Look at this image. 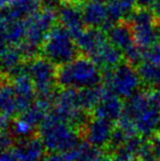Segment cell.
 <instances>
[{
	"mask_svg": "<svg viewBox=\"0 0 160 161\" xmlns=\"http://www.w3.org/2000/svg\"><path fill=\"white\" fill-rule=\"evenodd\" d=\"M123 115L134 122L137 133L151 137L156 133L160 120V95L153 90H140L125 99Z\"/></svg>",
	"mask_w": 160,
	"mask_h": 161,
	"instance_id": "cell-1",
	"label": "cell"
},
{
	"mask_svg": "<svg viewBox=\"0 0 160 161\" xmlns=\"http://www.w3.org/2000/svg\"><path fill=\"white\" fill-rule=\"evenodd\" d=\"M57 82L62 89L96 88L103 82V73L90 57L81 54L71 62L58 67Z\"/></svg>",
	"mask_w": 160,
	"mask_h": 161,
	"instance_id": "cell-2",
	"label": "cell"
},
{
	"mask_svg": "<svg viewBox=\"0 0 160 161\" xmlns=\"http://www.w3.org/2000/svg\"><path fill=\"white\" fill-rule=\"evenodd\" d=\"M38 130L46 150L52 153L69 151L81 143L80 130L52 112L45 117Z\"/></svg>",
	"mask_w": 160,
	"mask_h": 161,
	"instance_id": "cell-3",
	"label": "cell"
},
{
	"mask_svg": "<svg viewBox=\"0 0 160 161\" xmlns=\"http://www.w3.org/2000/svg\"><path fill=\"white\" fill-rule=\"evenodd\" d=\"M42 55L56 66L71 62L81 55L75 38L59 24L47 34L41 46Z\"/></svg>",
	"mask_w": 160,
	"mask_h": 161,
	"instance_id": "cell-4",
	"label": "cell"
},
{
	"mask_svg": "<svg viewBox=\"0 0 160 161\" xmlns=\"http://www.w3.org/2000/svg\"><path fill=\"white\" fill-rule=\"evenodd\" d=\"M106 87L121 99H128L141 90V79L136 66L130 62H120L114 69L102 71Z\"/></svg>",
	"mask_w": 160,
	"mask_h": 161,
	"instance_id": "cell-5",
	"label": "cell"
},
{
	"mask_svg": "<svg viewBox=\"0 0 160 161\" xmlns=\"http://www.w3.org/2000/svg\"><path fill=\"white\" fill-rule=\"evenodd\" d=\"M26 70L30 75L39 97H51L58 85V66L44 56L33 57L26 64Z\"/></svg>",
	"mask_w": 160,
	"mask_h": 161,
	"instance_id": "cell-6",
	"label": "cell"
},
{
	"mask_svg": "<svg viewBox=\"0 0 160 161\" xmlns=\"http://www.w3.org/2000/svg\"><path fill=\"white\" fill-rule=\"evenodd\" d=\"M133 28L136 43L142 48L155 44V26L157 19L150 8L137 7L128 19Z\"/></svg>",
	"mask_w": 160,
	"mask_h": 161,
	"instance_id": "cell-7",
	"label": "cell"
},
{
	"mask_svg": "<svg viewBox=\"0 0 160 161\" xmlns=\"http://www.w3.org/2000/svg\"><path fill=\"white\" fill-rule=\"evenodd\" d=\"M116 125L106 118L92 116L83 129V138L96 148H107Z\"/></svg>",
	"mask_w": 160,
	"mask_h": 161,
	"instance_id": "cell-8",
	"label": "cell"
},
{
	"mask_svg": "<svg viewBox=\"0 0 160 161\" xmlns=\"http://www.w3.org/2000/svg\"><path fill=\"white\" fill-rule=\"evenodd\" d=\"M56 14L59 25L66 29L74 38L85 31L86 25L83 18L82 6L78 1L64 0L57 9Z\"/></svg>",
	"mask_w": 160,
	"mask_h": 161,
	"instance_id": "cell-9",
	"label": "cell"
},
{
	"mask_svg": "<svg viewBox=\"0 0 160 161\" xmlns=\"http://www.w3.org/2000/svg\"><path fill=\"white\" fill-rule=\"evenodd\" d=\"M84 22L88 28L108 30L111 27L106 1L104 0H85L81 4Z\"/></svg>",
	"mask_w": 160,
	"mask_h": 161,
	"instance_id": "cell-10",
	"label": "cell"
},
{
	"mask_svg": "<svg viewBox=\"0 0 160 161\" xmlns=\"http://www.w3.org/2000/svg\"><path fill=\"white\" fill-rule=\"evenodd\" d=\"M108 89H104L102 96L93 110V115L97 117L106 118L115 122L119 120L124 113V101Z\"/></svg>",
	"mask_w": 160,
	"mask_h": 161,
	"instance_id": "cell-11",
	"label": "cell"
},
{
	"mask_svg": "<svg viewBox=\"0 0 160 161\" xmlns=\"http://www.w3.org/2000/svg\"><path fill=\"white\" fill-rule=\"evenodd\" d=\"M44 161H104V158L99 148L81 142L69 151L52 153Z\"/></svg>",
	"mask_w": 160,
	"mask_h": 161,
	"instance_id": "cell-12",
	"label": "cell"
},
{
	"mask_svg": "<svg viewBox=\"0 0 160 161\" xmlns=\"http://www.w3.org/2000/svg\"><path fill=\"white\" fill-rule=\"evenodd\" d=\"M45 151L46 148L39 136L19 139L12 149L18 161H41Z\"/></svg>",
	"mask_w": 160,
	"mask_h": 161,
	"instance_id": "cell-13",
	"label": "cell"
},
{
	"mask_svg": "<svg viewBox=\"0 0 160 161\" xmlns=\"http://www.w3.org/2000/svg\"><path fill=\"white\" fill-rule=\"evenodd\" d=\"M106 32L108 40L119 48L124 55L137 45L133 28L128 20L113 24Z\"/></svg>",
	"mask_w": 160,
	"mask_h": 161,
	"instance_id": "cell-14",
	"label": "cell"
},
{
	"mask_svg": "<svg viewBox=\"0 0 160 161\" xmlns=\"http://www.w3.org/2000/svg\"><path fill=\"white\" fill-rule=\"evenodd\" d=\"M41 8V0H8L3 14L8 20H28Z\"/></svg>",
	"mask_w": 160,
	"mask_h": 161,
	"instance_id": "cell-15",
	"label": "cell"
},
{
	"mask_svg": "<svg viewBox=\"0 0 160 161\" xmlns=\"http://www.w3.org/2000/svg\"><path fill=\"white\" fill-rule=\"evenodd\" d=\"M124 56V53L107 40L91 55L90 58L102 69V71H105L114 69L116 65L123 62Z\"/></svg>",
	"mask_w": 160,
	"mask_h": 161,
	"instance_id": "cell-16",
	"label": "cell"
},
{
	"mask_svg": "<svg viewBox=\"0 0 160 161\" xmlns=\"http://www.w3.org/2000/svg\"><path fill=\"white\" fill-rule=\"evenodd\" d=\"M0 115L7 119L19 115L18 97L10 80H0Z\"/></svg>",
	"mask_w": 160,
	"mask_h": 161,
	"instance_id": "cell-17",
	"label": "cell"
},
{
	"mask_svg": "<svg viewBox=\"0 0 160 161\" xmlns=\"http://www.w3.org/2000/svg\"><path fill=\"white\" fill-rule=\"evenodd\" d=\"M82 55L90 57L104 42L108 40L107 35L102 29L87 28L81 35L75 38Z\"/></svg>",
	"mask_w": 160,
	"mask_h": 161,
	"instance_id": "cell-18",
	"label": "cell"
},
{
	"mask_svg": "<svg viewBox=\"0 0 160 161\" xmlns=\"http://www.w3.org/2000/svg\"><path fill=\"white\" fill-rule=\"evenodd\" d=\"M106 4L111 26L128 20L138 7L135 0H106Z\"/></svg>",
	"mask_w": 160,
	"mask_h": 161,
	"instance_id": "cell-19",
	"label": "cell"
},
{
	"mask_svg": "<svg viewBox=\"0 0 160 161\" xmlns=\"http://www.w3.org/2000/svg\"><path fill=\"white\" fill-rule=\"evenodd\" d=\"M138 74L140 75L142 85L149 89L154 90L160 86V63L149 61H142L136 66Z\"/></svg>",
	"mask_w": 160,
	"mask_h": 161,
	"instance_id": "cell-20",
	"label": "cell"
},
{
	"mask_svg": "<svg viewBox=\"0 0 160 161\" xmlns=\"http://www.w3.org/2000/svg\"><path fill=\"white\" fill-rule=\"evenodd\" d=\"M137 161H158V157L155 151L153 149L152 145H151L150 141H144L142 144V146L139 149L137 156H136Z\"/></svg>",
	"mask_w": 160,
	"mask_h": 161,
	"instance_id": "cell-21",
	"label": "cell"
},
{
	"mask_svg": "<svg viewBox=\"0 0 160 161\" xmlns=\"http://www.w3.org/2000/svg\"><path fill=\"white\" fill-rule=\"evenodd\" d=\"M143 61H149L154 63H160V45L155 43L149 47L144 48Z\"/></svg>",
	"mask_w": 160,
	"mask_h": 161,
	"instance_id": "cell-22",
	"label": "cell"
},
{
	"mask_svg": "<svg viewBox=\"0 0 160 161\" xmlns=\"http://www.w3.org/2000/svg\"><path fill=\"white\" fill-rule=\"evenodd\" d=\"M63 1L64 0H41L42 7L53 11H57V9L63 3Z\"/></svg>",
	"mask_w": 160,
	"mask_h": 161,
	"instance_id": "cell-23",
	"label": "cell"
},
{
	"mask_svg": "<svg viewBox=\"0 0 160 161\" xmlns=\"http://www.w3.org/2000/svg\"><path fill=\"white\" fill-rule=\"evenodd\" d=\"M149 141L151 143V145H152L158 159H160V134H158V133L153 134L150 137Z\"/></svg>",
	"mask_w": 160,
	"mask_h": 161,
	"instance_id": "cell-24",
	"label": "cell"
},
{
	"mask_svg": "<svg viewBox=\"0 0 160 161\" xmlns=\"http://www.w3.org/2000/svg\"><path fill=\"white\" fill-rule=\"evenodd\" d=\"M137 3L138 7H144V8H150L154 5L156 0H135Z\"/></svg>",
	"mask_w": 160,
	"mask_h": 161,
	"instance_id": "cell-25",
	"label": "cell"
},
{
	"mask_svg": "<svg viewBox=\"0 0 160 161\" xmlns=\"http://www.w3.org/2000/svg\"><path fill=\"white\" fill-rule=\"evenodd\" d=\"M152 8H153L152 10L154 12L155 16H156L157 20H160V0H156V1H155Z\"/></svg>",
	"mask_w": 160,
	"mask_h": 161,
	"instance_id": "cell-26",
	"label": "cell"
},
{
	"mask_svg": "<svg viewBox=\"0 0 160 161\" xmlns=\"http://www.w3.org/2000/svg\"><path fill=\"white\" fill-rule=\"evenodd\" d=\"M155 39H156V43L160 45V20H157L155 26Z\"/></svg>",
	"mask_w": 160,
	"mask_h": 161,
	"instance_id": "cell-27",
	"label": "cell"
},
{
	"mask_svg": "<svg viewBox=\"0 0 160 161\" xmlns=\"http://www.w3.org/2000/svg\"><path fill=\"white\" fill-rule=\"evenodd\" d=\"M9 46V44H8V42L3 39V38H0V55H1L4 51H5V49Z\"/></svg>",
	"mask_w": 160,
	"mask_h": 161,
	"instance_id": "cell-28",
	"label": "cell"
},
{
	"mask_svg": "<svg viewBox=\"0 0 160 161\" xmlns=\"http://www.w3.org/2000/svg\"><path fill=\"white\" fill-rule=\"evenodd\" d=\"M6 126H7V118L0 115V133L4 132L6 129Z\"/></svg>",
	"mask_w": 160,
	"mask_h": 161,
	"instance_id": "cell-29",
	"label": "cell"
},
{
	"mask_svg": "<svg viewBox=\"0 0 160 161\" xmlns=\"http://www.w3.org/2000/svg\"><path fill=\"white\" fill-rule=\"evenodd\" d=\"M104 161H128V160H124V159H123V158L119 157V156L113 155V156H110V157H109L108 159L104 160Z\"/></svg>",
	"mask_w": 160,
	"mask_h": 161,
	"instance_id": "cell-30",
	"label": "cell"
},
{
	"mask_svg": "<svg viewBox=\"0 0 160 161\" xmlns=\"http://www.w3.org/2000/svg\"><path fill=\"white\" fill-rule=\"evenodd\" d=\"M7 3H8V0H0V12L5 9Z\"/></svg>",
	"mask_w": 160,
	"mask_h": 161,
	"instance_id": "cell-31",
	"label": "cell"
},
{
	"mask_svg": "<svg viewBox=\"0 0 160 161\" xmlns=\"http://www.w3.org/2000/svg\"><path fill=\"white\" fill-rule=\"evenodd\" d=\"M156 133L160 134V120H159V124H158V125H157V130H156Z\"/></svg>",
	"mask_w": 160,
	"mask_h": 161,
	"instance_id": "cell-32",
	"label": "cell"
},
{
	"mask_svg": "<svg viewBox=\"0 0 160 161\" xmlns=\"http://www.w3.org/2000/svg\"><path fill=\"white\" fill-rule=\"evenodd\" d=\"M156 90L158 91V93H159V95H160V86H159V88H158V89H156Z\"/></svg>",
	"mask_w": 160,
	"mask_h": 161,
	"instance_id": "cell-33",
	"label": "cell"
},
{
	"mask_svg": "<svg viewBox=\"0 0 160 161\" xmlns=\"http://www.w3.org/2000/svg\"><path fill=\"white\" fill-rule=\"evenodd\" d=\"M74 1H78V0H74Z\"/></svg>",
	"mask_w": 160,
	"mask_h": 161,
	"instance_id": "cell-34",
	"label": "cell"
}]
</instances>
